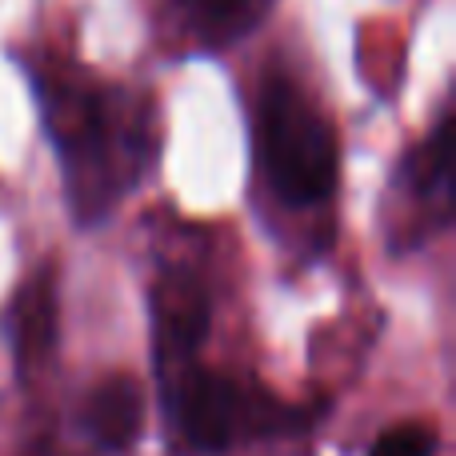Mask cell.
<instances>
[{"instance_id":"1","label":"cell","mask_w":456,"mask_h":456,"mask_svg":"<svg viewBox=\"0 0 456 456\" xmlns=\"http://www.w3.org/2000/svg\"><path fill=\"white\" fill-rule=\"evenodd\" d=\"M24 72L61 168L69 216L80 232H93L157 173V109L136 88L56 56H37Z\"/></svg>"},{"instance_id":"2","label":"cell","mask_w":456,"mask_h":456,"mask_svg":"<svg viewBox=\"0 0 456 456\" xmlns=\"http://www.w3.org/2000/svg\"><path fill=\"white\" fill-rule=\"evenodd\" d=\"M252 168L273 213L316 221L340 192V136L324 104L292 72L268 69L252 96Z\"/></svg>"},{"instance_id":"3","label":"cell","mask_w":456,"mask_h":456,"mask_svg":"<svg viewBox=\"0 0 456 456\" xmlns=\"http://www.w3.org/2000/svg\"><path fill=\"white\" fill-rule=\"evenodd\" d=\"M160 412L181 456H221L265 441H289L316 425V409L276 396L244 372L213 369L200 356L157 369Z\"/></svg>"},{"instance_id":"4","label":"cell","mask_w":456,"mask_h":456,"mask_svg":"<svg viewBox=\"0 0 456 456\" xmlns=\"http://www.w3.org/2000/svg\"><path fill=\"white\" fill-rule=\"evenodd\" d=\"M452 104L444 101L428 133L396 160L385 192V244L409 256L452 228Z\"/></svg>"},{"instance_id":"5","label":"cell","mask_w":456,"mask_h":456,"mask_svg":"<svg viewBox=\"0 0 456 456\" xmlns=\"http://www.w3.org/2000/svg\"><path fill=\"white\" fill-rule=\"evenodd\" d=\"M152 372L205 353L213 332V289L192 265H160L149 289Z\"/></svg>"},{"instance_id":"6","label":"cell","mask_w":456,"mask_h":456,"mask_svg":"<svg viewBox=\"0 0 456 456\" xmlns=\"http://www.w3.org/2000/svg\"><path fill=\"white\" fill-rule=\"evenodd\" d=\"M77 428L96 452H125L141 441L144 428V393L133 377L96 380L77 409Z\"/></svg>"},{"instance_id":"7","label":"cell","mask_w":456,"mask_h":456,"mask_svg":"<svg viewBox=\"0 0 456 456\" xmlns=\"http://www.w3.org/2000/svg\"><path fill=\"white\" fill-rule=\"evenodd\" d=\"M160 4L176 37L200 53H216L248 37L268 16L273 0H160Z\"/></svg>"},{"instance_id":"8","label":"cell","mask_w":456,"mask_h":456,"mask_svg":"<svg viewBox=\"0 0 456 456\" xmlns=\"http://www.w3.org/2000/svg\"><path fill=\"white\" fill-rule=\"evenodd\" d=\"M4 337L8 348H12V361L20 369V377L32 369V364H45L48 353H53L56 340V289L53 276H40L32 284H24L12 297L4 316Z\"/></svg>"},{"instance_id":"9","label":"cell","mask_w":456,"mask_h":456,"mask_svg":"<svg viewBox=\"0 0 456 456\" xmlns=\"http://www.w3.org/2000/svg\"><path fill=\"white\" fill-rule=\"evenodd\" d=\"M441 452V436L428 425H388L385 433H377V441L369 444L364 456H436Z\"/></svg>"}]
</instances>
